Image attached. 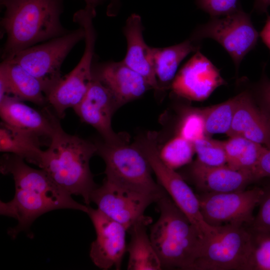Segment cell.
<instances>
[{"label":"cell","instance_id":"16","mask_svg":"<svg viewBox=\"0 0 270 270\" xmlns=\"http://www.w3.org/2000/svg\"><path fill=\"white\" fill-rule=\"evenodd\" d=\"M92 76L109 90L118 107L140 98L152 89L142 76L122 60L94 62Z\"/></svg>","mask_w":270,"mask_h":270},{"label":"cell","instance_id":"24","mask_svg":"<svg viewBox=\"0 0 270 270\" xmlns=\"http://www.w3.org/2000/svg\"><path fill=\"white\" fill-rule=\"evenodd\" d=\"M226 164L235 170L252 172L267 148L244 137L232 136L224 142Z\"/></svg>","mask_w":270,"mask_h":270},{"label":"cell","instance_id":"17","mask_svg":"<svg viewBox=\"0 0 270 270\" xmlns=\"http://www.w3.org/2000/svg\"><path fill=\"white\" fill-rule=\"evenodd\" d=\"M188 175L198 194L244 190L250 184L255 182L251 172L235 170L227 164L206 166L196 160L190 164Z\"/></svg>","mask_w":270,"mask_h":270},{"label":"cell","instance_id":"2","mask_svg":"<svg viewBox=\"0 0 270 270\" xmlns=\"http://www.w3.org/2000/svg\"><path fill=\"white\" fill-rule=\"evenodd\" d=\"M0 26L6 36L2 61L20 51L70 31L62 24L63 0H3Z\"/></svg>","mask_w":270,"mask_h":270},{"label":"cell","instance_id":"13","mask_svg":"<svg viewBox=\"0 0 270 270\" xmlns=\"http://www.w3.org/2000/svg\"><path fill=\"white\" fill-rule=\"evenodd\" d=\"M226 83L219 70L198 50L176 74L170 88L178 96L199 101Z\"/></svg>","mask_w":270,"mask_h":270},{"label":"cell","instance_id":"20","mask_svg":"<svg viewBox=\"0 0 270 270\" xmlns=\"http://www.w3.org/2000/svg\"><path fill=\"white\" fill-rule=\"evenodd\" d=\"M152 222L150 217L144 216L128 230L130 235L126 246L128 270H162L159 257L147 232V226Z\"/></svg>","mask_w":270,"mask_h":270},{"label":"cell","instance_id":"28","mask_svg":"<svg viewBox=\"0 0 270 270\" xmlns=\"http://www.w3.org/2000/svg\"><path fill=\"white\" fill-rule=\"evenodd\" d=\"M193 144L197 155L196 160L200 163L212 166H224L226 164L224 142L204 136Z\"/></svg>","mask_w":270,"mask_h":270},{"label":"cell","instance_id":"37","mask_svg":"<svg viewBox=\"0 0 270 270\" xmlns=\"http://www.w3.org/2000/svg\"><path fill=\"white\" fill-rule=\"evenodd\" d=\"M102 0H84L86 5L92 6L96 8Z\"/></svg>","mask_w":270,"mask_h":270},{"label":"cell","instance_id":"18","mask_svg":"<svg viewBox=\"0 0 270 270\" xmlns=\"http://www.w3.org/2000/svg\"><path fill=\"white\" fill-rule=\"evenodd\" d=\"M227 135L244 137L270 148V121L249 92L238 94L232 126Z\"/></svg>","mask_w":270,"mask_h":270},{"label":"cell","instance_id":"31","mask_svg":"<svg viewBox=\"0 0 270 270\" xmlns=\"http://www.w3.org/2000/svg\"><path fill=\"white\" fill-rule=\"evenodd\" d=\"M198 7L208 13L210 17L228 14L240 6L238 0H196Z\"/></svg>","mask_w":270,"mask_h":270},{"label":"cell","instance_id":"12","mask_svg":"<svg viewBox=\"0 0 270 270\" xmlns=\"http://www.w3.org/2000/svg\"><path fill=\"white\" fill-rule=\"evenodd\" d=\"M86 214L94 226L96 238L90 244V256L98 268L119 270L126 252V228L98 208L88 206Z\"/></svg>","mask_w":270,"mask_h":270},{"label":"cell","instance_id":"34","mask_svg":"<svg viewBox=\"0 0 270 270\" xmlns=\"http://www.w3.org/2000/svg\"><path fill=\"white\" fill-rule=\"evenodd\" d=\"M260 36L262 42L270 50V16L268 14L264 26L260 33Z\"/></svg>","mask_w":270,"mask_h":270},{"label":"cell","instance_id":"8","mask_svg":"<svg viewBox=\"0 0 270 270\" xmlns=\"http://www.w3.org/2000/svg\"><path fill=\"white\" fill-rule=\"evenodd\" d=\"M259 36L250 15L240 5L228 14L210 17L207 22L198 26L190 38L198 42L206 38L217 42L230 56L238 70L244 56L256 47Z\"/></svg>","mask_w":270,"mask_h":270},{"label":"cell","instance_id":"3","mask_svg":"<svg viewBox=\"0 0 270 270\" xmlns=\"http://www.w3.org/2000/svg\"><path fill=\"white\" fill-rule=\"evenodd\" d=\"M96 152V144L66 133L60 124L43 150L40 168L64 190L71 195L80 196L89 205L90 194L97 187L90 162Z\"/></svg>","mask_w":270,"mask_h":270},{"label":"cell","instance_id":"36","mask_svg":"<svg viewBox=\"0 0 270 270\" xmlns=\"http://www.w3.org/2000/svg\"><path fill=\"white\" fill-rule=\"evenodd\" d=\"M109 4L107 8L106 14L108 16H116L120 10V0H108Z\"/></svg>","mask_w":270,"mask_h":270},{"label":"cell","instance_id":"11","mask_svg":"<svg viewBox=\"0 0 270 270\" xmlns=\"http://www.w3.org/2000/svg\"><path fill=\"white\" fill-rule=\"evenodd\" d=\"M164 194H149L130 190L105 178L102 184L92 192L90 200L101 212L128 230L144 216L148 207Z\"/></svg>","mask_w":270,"mask_h":270},{"label":"cell","instance_id":"27","mask_svg":"<svg viewBox=\"0 0 270 270\" xmlns=\"http://www.w3.org/2000/svg\"><path fill=\"white\" fill-rule=\"evenodd\" d=\"M249 228L251 241L246 270H270V232Z\"/></svg>","mask_w":270,"mask_h":270},{"label":"cell","instance_id":"15","mask_svg":"<svg viewBox=\"0 0 270 270\" xmlns=\"http://www.w3.org/2000/svg\"><path fill=\"white\" fill-rule=\"evenodd\" d=\"M2 122L41 140L48 146L60 123L46 108L36 110L12 96L0 102Z\"/></svg>","mask_w":270,"mask_h":270},{"label":"cell","instance_id":"29","mask_svg":"<svg viewBox=\"0 0 270 270\" xmlns=\"http://www.w3.org/2000/svg\"><path fill=\"white\" fill-rule=\"evenodd\" d=\"M178 134L194 142L206 136V132L204 114L202 111H192L182 118Z\"/></svg>","mask_w":270,"mask_h":270},{"label":"cell","instance_id":"21","mask_svg":"<svg viewBox=\"0 0 270 270\" xmlns=\"http://www.w3.org/2000/svg\"><path fill=\"white\" fill-rule=\"evenodd\" d=\"M200 42L190 38L184 42L164 48H152L154 68L158 90L171 87L178 66L190 53L200 50Z\"/></svg>","mask_w":270,"mask_h":270},{"label":"cell","instance_id":"7","mask_svg":"<svg viewBox=\"0 0 270 270\" xmlns=\"http://www.w3.org/2000/svg\"><path fill=\"white\" fill-rule=\"evenodd\" d=\"M84 36V30L79 26L64 35L26 48L8 60L19 64L36 78L47 96L62 76L60 70L64 59Z\"/></svg>","mask_w":270,"mask_h":270},{"label":"cell","instance_id":"33","mask_svg":"<svg viewBox=\"0 0 270 270\" xmlns=\"http://www.w3.org/2000/svg\"><path fill=\"white\" fill-rule=\"evenodd\" d=\"M252 174L255 182L265 178L270 179V148L262 154Z\"/></svg>","mask_w":270,"mask_h":270},{"label":"cell","instance_id":"14","mask_svg":"<svg viewBox=\"0 0 270 270\" xmlns=\"http://www.w3.org/2000/svg\"><path fill=\"white\" fill-rule=\"evenodd\" d=\"M118 106L109 90L98 80L92 78L82 101L73 110L82 122L90 125L108 142H126V138L116 133L112 118Z\"/></svg>","mask_w":270,"mask_h":270},{"label":"cell","instance_id":"10","mask_svg":"<svg viewBox=\"0 0 270 270\" xmlns=\"http://www.w3.org/2000/svg\"><path fill=\"white\" fill-rule=\"evenodd\" d=\"M263 193L262 187L244 190L212 194H196L204 221L213 228L226 226H250L253 212Z\"/></svg>","mask_w":270,"mask_h":270},{"label":"cell","instance_id":"19","mask_svg":"<svg viewBox=\"0 0 270 270\" xmlns=\"http://www.w3.org/2000/svg\"><path fill=\"white\" fill-rule=\"evenodd\" d=\"M126 41V52L124 62L142 76L152 89L158 90L154 74L152 47L148 46L143 36L144 27L140 15L132 14L123 28Z\"/></svg>","mask_w":270,"mask_h":270},{"label":"cell","instance_id":"25","mask_svg":"<svg viewBox=\"0 0 270 270\" xmlns=\"http://www.w3.org/2000/svg\"><path fill=\"white\" fill-rule=\"evenodd\" d=\"M237 100L238 95L202 110L206 134H228L232 126Z\"/></svg>","mask_w":270,"mask_h":270},{"label":"cell","instance_id":"35","mask_svg":"<svg viewBox=\"0 0 270 270\" xmlns=\"http://www.w3.org/2000/svg\"><path fill=\"white\" fill-rule=\"evenodd\" d=\"M270 6V0H254V10L260 13L268 14V8Z\"/></svg>","mask_w":270,"mask_h":270},{"label":"cell","instance_id":"23","mask_svg":"<svg viewBox=\"0 0 270 270\" xmlns=\"http://www.w3.org/2000/svg\"><path fill=\"white\" fill-rule=\"evenodd\" d=\"M44 145L39 138L0 122V152L17 156L40 168L43 154L41 146Z\"/></svg>","mask_w":270,"mask_h":270},{"label":"cell","instance_id":"38","mask_svg":"<svg viewBox=\"0 0 270 270\" xmlns=\"http://www.w3.org/2000/svg\"><path fill=\"white\" fill-rule=\"evenodd\" d=\"M3 0H0V2H2Z\"/></svg>","mask_w":270,"mask_h":270},{"label":"cell","instance_id":"5","mask_svg":"<svg viewBox=\"0 0 270 270\" xmlns=\"http://www.w3.org/2000/svg\"><path fill=\"white\" fill-rule=\"evenodd\" d=\"M96 153L106 164V179L121 187L149 194L166 192L154 181L152 170L144 152L137 145L126 142L96 143Z\"/></svg>","mask_w":270,"mask_h":270},{"label":"cell","instance_id":"1","mask_svg":"<svg viewBox=\"0 0 270 270\" xmlns=\"http://www.w3.org/2000/svg\"><path fill=\"white\" fill-rule=\"evenodd\" d=\"M22 158L5 153L0 158V171L12 175L15 194L10 201H0L1 215L14 218L16 226L10 228L8 234L15 238L22 232L33 236L30 228L40 216L48 212L62 208L79 210L86 213L88 205L75 201L71 194L58 186L42 169L28 165Z\"/></svg>","mask_w":270,"mask_h":270},{"label":"cell","instance_id":"26","mask_svg":"<svg viewBox=\"0 0 270 270\" xmlns=\"http://www.w3.org/2000/svg\"><path fill=\"white\" fill-rule=\"evenodd\" d=\"M162 162L176 170L191 162L195 153L193 142L178 134L158 150Z\"/></svg>","mask_w":270,"mask_h":270},{"label":"cell","instance_id":"22","mask_svg":"<svg viewBox=\"0 0 270 270\" xmlns=\"http://www.w3.org/2000/svg\"><path fill=\"white\" fill-rule=\"evenodd\" d=\"M0 70L4 72L8 80V96L40 106L48 103L40 82L20 66L10 60L2 61Z\"/></svg>","mask_w":270,"mask_h":270},{"label":"cell","instance_id":"6","mask_svg":"<svg viewBox=\"0 0 270 270\" xmlns=\"http://www.w3.org/2000/svg\"><path fill=\"white\" fill-rule=\"evenodd\" d=\"M138 145L147 158L158 184L200 234L205 239L215 232L218 228L208 225L202 217L196 194L194 192L182 176L167 166L161 160L157 135L154 132L148 133Z\"/></svg>","mask_w":270,"mask_h":270},{"label":"cell","instance_id":"32","mask_svg":"<svg viewBox=\"0 0 270 270\" xmlns=\"http://www.w3.org/2000/svg\"><path fill=\"white\" fill-rule=\"evenodd\" d=\"M254 93L259 107L270 121V79L264 70L255 86Z\"/></svg>","mask_w":270,"mask_h":270},{"label":"cell","instance_id":"4","mask_svg":"<svg viewBox=\"0 0 270 270\" xmlns=\"http://www.w3.org/2000/svg\"><path fill=\"white\" fill-rule=\"evenodd\" d=\"M156 203L160 216L149 235L162 269L194 270L204 238L167 193Z\"/></svg>","mask_w":270,"mask_h":270},{"label":"cell","instance_id":"30","mask_svg":"<svg viewBox=\"0 0 270 270\" xmlns=\"http://www.w3.org/2000/svg\"><path fill=\"white\" fill-rule=\"evenodd\" d=\"M263 193L259 210L252 225V228L270 232V181L262 186Z\"/></svg>","mask_w":270,"mask_h":270},{"label":"cell","instance_id":"9","mask_svg":"<svg viewBox=\"0 0 270 270\" xmlns=\"http://www.w3.org/2000/svg\"><path fill=\"white\" fill-rule=\"evenodd\" d=\"M217 228L204 239L194 270H246L251 241L249 226Z\"/></svg>","mask_w":270,"mask_h":270}]
</instances>
